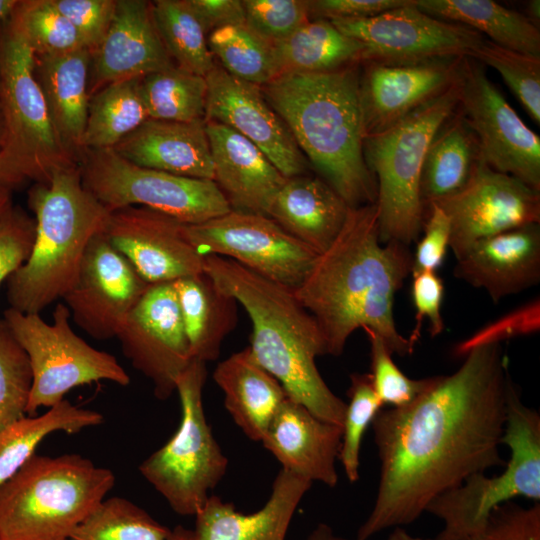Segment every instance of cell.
I'll return each mask as SVG.
<instances>
[{
  "label": "cell",
  "instance_id": "f35d334b",
  "mask_svg": "<svg viewBox=\"0 0 540 540\" xmlns=\"http://www.w3.org/2000/svg\"><path fill=\"white\" fill-rule=\"evenodd\" d=\"M207 41L213 57L232 76L260 87L277 77L273 44L246 23L219 28Z\"/></svg>",
  "mask_w": 540,
  "mask_h": 540
},
{
  "label": "cell",
  "instance_id": "8992f818",
  "mask_svg": "<svg viewBox=\"0 0 540 540\" xmlns=\"http://www.w3.org/2000/svg\"><path fill=\"white\" fill-rule=\"evenodd\" d=\"M115 480L80 454H35L0 487V540H69Z\"/></svg>",
  "mask_w": 540,
  "mask_h": 540
},
{
  "label": "cell",
  "instance_id": "74e56055",
  "mask_svg": "<svg viewBox=\"0 0 540 540\" xmlns=\"http://www.w3.org/2000/svg\"><path fill=\"white\" fill-rule=\"evenodd\" d=\"M140 89L150 119L185 123L204 121L205 77L173 65L142 77Z\"/></svg>",
  "mask_w": 540,
  "mask_h": 540
},
{
  "label": "cell",
  "instance_id": "60d3db41",
  "mask_svg": "<svg viewBox=\"0 0 540 540\" xmlns=\"http://www.w3.org/2000/svg\"><path fill=\"white\" fill-rule=\"evenodd\" d=\"M9 18L35 56L86 48L76 29L52 0H17Z\"/></svg>",
  "mask_w": 540,
  "mask_h": 540
},
{
  "label": "cell",
  "instance_id": "d6a6232c",
  "mask_svg": "<svg viewBox=\"0 0 540 540\" xmlns=\"http://www.w3.org/2000/svg\"><path fill=\"white\" fill-rule=\"evenodd\" d=\"M480 162L476 136L457 108L427 148L420 180L424 206L461 190Z\"/></svg>",
  "mask_w": 540,
  "mask_h": 540
},
{
  "label": "cell",
  "instance_id": "603a6c76",
  "mask_svg": "<svg viewBox=\"0 0 540 540\" xmlns=\"http://www.w3.org/2000/svg\"><path fill=\"white\" fill-rule=\"evenodd\" d=\"M453 274L484 289L494 303L540 282V223L517 227L477 242L457 260Z\"/></svg>",
  "mask_w": 540,
  "mask_h": 540
},
{
  "label": "cell",
  "instance_id": "e0dca14e",
  "mask_svg": "<svg viewBox=\"0 0 540 540\" xmlns=\"http://www.w3.org/2000/svg\"><path fill=\"white\" fill-rule=\"evenodd\" d=\"M115 337L132 366L152 382L155 396L168 399L192 361L172 282L150 284Z\"/></svg>",
  "mask_w": 540,
  "mask_h": 540
},
{
  "label": "cell",
  "instance_id": "ab89813d",
  "mask_svg": "<svg viewBox=\"0 0 540 540\" xmlns=\"http://www.w3.org/2000/svg\"><path fill=\"white\" fill-rule=\"evenodd\" d=\"M171 529L122 497L104 499L69 540H167Z\"/></svg>",
  "mask_w": 540,
  "mask_h": 540
},
{
  "label": "cell",
  "instance_id": "7c38bea8",
  "mask_svg": "<svg viewBox=\"0 0 540 540\" xmlns=\"http://www.w3.org/2000/svg\"><path fill=\"white\" fill-rule=\"evenodd\" d=\"M9 16L0 24V101L8 133L3 150L28 180L48 182L55 171L79 162L54 130L35 78L34 53Z\"/></svg>",
  "mask_w": 540,
  "mask_h": 540
},
{
  "label": "cell",
  "instance_id": "3957f363",
  "mask_svg": "<svg viewBox=\"0 0 540 540\" xmlns=\"http://www.w3.org/2000/svg\"><path fill=\"white\" fill-rule=\"evenodd\" d=\"M204 272L248 313L252 322L249 348L287 397L342 427L346 403L331 391L315 362L326 354L325 340L294 290L217 255L204 256Z\"/></svg>",
  "mask_w": 540,
  "mask_h": 540
},
{
  "label": "cell",
  "instance_id": "f5cc1de1",
  "mask_svg": "<svg viewBox=\"0 0 540 540\" xmlns=\"http://www.w3.org/2000/svg\"><path fill=\"white\" fill-rule=\"evenodd\" d=\"M425 209L424 235L413 254L412 272H436L450 246V221L445 212L433 202L425 204Z\"/></svg>",
  "mask_w": 540,
  "mask_h": 540
},
{
  "label": "cell",
  "instance_id": "ee69618b",
  "mask_svg": "<svg viewBox=\"0 0 540 540\" xmlns=\"http://www.w3.org/2000/svg\"><path fill=\"white\" fill-rule=\"evenodd\" d=\"M31 387L28 356L0 319V430L26 416Z\"/></svg>",
  "mask_w": 540,
  "mask_h": 540
},
{
  "label": "cell",
  "instance_id": "9f6ffc18",
  "mask_svg": "<svg viewBox=\"0 0 540 540\" xmlns=\"http://www.w3.org/2000/svg\"><path fill=\"white\" fill-rule=\"evenodd\" d=\"M29 181L22 173L16 162L5 151L0 152V188L13 192Z\"/></svg>",
  "mask_w": 540,
  "mask_h": 540
},
{
  "label": "cell",
  "instance_id": "8fae6325",
  "mask_svg": "<svg viewBox=\"0 0 540 540\" xmlns=\"http://www.w3.org/2000/svg\"><path fill=\"white\" fill-rule=\"evenodd\" d=\"M79 167L84 188L110 212L139 205L192 225L232 210L213 180L140 167L112 148L83 150Z\"/></svg>",
  "mask_w": 540,
  "mask_h": 540
},
{
  "label": "cell",
  "instance_id": "11a10c76",
  "mask_svg": "<svg viewBox=\"0 0 540 540\" xmlns=\"http://www.w3.org/2000/svg\"><path fill=\"white\" fill-rule=\"evenodd\" d=\"M205 33L235 24L245 23L240 0H188Z\"/></svg>",
  "mask_w": 540,
  "mask_h": 540
},
{
  "label": "cell",
  "instance_id": "f6af8a7d",
  "mask_svg": "<svg viewBox=\"0 0 540 540\" xmlns=\"http://www.w3.org/2000/svg\"><path fill=\"white\" fill-rule=\"evenodd\" d=\"M370 341L372 387L382 405L404 407L429 390L437 376L424 379L407 377L395 364L384 340L370 330H364Z\"/></svg>",
  "mask_w": 540,
  "mask_h": 540
},
{
  "label": "cell",
  "instance_id": "7bdbcfd3",
  "mask_svg": "<svg viewBox=\"0 0 540 540\" xmlns=\"http://www.w3.org/2000/svg\"><path fill=\"white\" fill-rule=\"evenodd\" d=\"M347 395L349 402L342 423L338 459L348 480L353 483L359 478L363 435L383 405L372 387L369 373L352 374Z\"/></svg>",
  "mask_w": 540,
  "mask_h": 540
},
{
  "label": "cell",
  "instance_id": "44dd1931",
  "mask_svg": "<svg viewBox=\"0 0 540 540\" xmlns=\"http://www.w3.org/2000/svg\"><path fill=\"white\" fill-rule=\"evenodd\" d=\"M463 58L367 61L360 76L364 138L388 129L450 87Z\"/></svg>",
  "mask_w": 540,
  "mask_h": 540
},
{
  "label": "cell",
  "instance_id": "f546056e",
  "mask_svg": "<svg viewBox=\"0 0 540 540\" xmlns=\"http://www.w3.org/2000/svg\"><path fill=\"white\" fill-rule=\"evenodd\" d=\"M213 379L234 422L249 439L261 442L287 398L280 383L256 361L249 346L221 361Z\"/></svg>",
  "mask_w": 540,
  "mask_h": 540
},
{
  "label": "cell",
  "instance_id": "277c9868",
  "mask_svg": "<svg viewBox=\"0 0 540 540\" xmlns=\"http://www.w3.org/2000/svg\"><path fill=\"white\" fill-rule=\"evenodd\" d=\"M261 89L301 152L350 207L376 202V180L363 152L357 64L327 73L282 75Z\"/></svg>",
  "mask_w": 540,
  "mask_h": 540
},
{
  "label": "cell",
  "instance_id": "30bf717a",
  "mask_svg": "<svg viewBox=\"0 0 540 540\" xmlns=\"http://www.w3.org/2000/svg\"><path fill=\"white\" fill-rule=\"evenodd\" d=\"M70 317V310L61 302L53 311L52 323L37 313L11 307L4 311V320L27 354L32 371L28 416L41 407L57 405L78 386L99 381L120 386L130 383L129 375L112 354L92 347L73 331Z\"/></svg>",
  "mask_w": 540,
  "mask_h": 540
},
{
  "label": "cell",
  "instance_id": "9a60e30c",
  "mask_svg": "<svg viewBox=\"0 0 540 540\" xmlns=\"http://www.w3.org/2000/svg\"><path fill=\"white\" fill-rule=\"evenodd\" d=\"M330 21L363 45L365 62L471 57L484 40L467 26L427 14L416 0L368 18Z\"/></svg>",
  "mask_w": 540,
  "mask_h": 540
},
{
  "label": "cell",
  "instance_id": "1f68e13d",
  "mask_svg": "<svg viewBox=\"0 0 540 540\" xmlns=\"http://www.w3.org/2000/svg\"><path fill=\"white\" fill-rule=\"evenodd\" d=\"M272 44L277 77L327 73L363 61V45L322 18L309 20Z\"/></svg>",
  "mask_w": 540,
  "mask_h": 540
},
{
  "label": "cell",
  "instance_id": "4fadbf2b",
  "mask_svg": "<svg viewBox=\"0 0 540 540\" xmlns=\"http://www.w3.org/2000/svg\"><path fill=\"white\" fill-rule=\"evenodd\" d=\"M183 233L201 256L225 257L293 290L319 255L270 217L251 212L231 210L203 223L184 224Z\"/></svg>",
  "mask_w": 540,
  "mask_h": 540
},
{
  "label": "cell",
  "instance_id": "d6986e66",
  "mask_svg": "<svg viewBox=\"0 0 540 540\" xmlns=\"http://www.w3.org/2000/svg\"><path fill=\"white\" fill-rule=\"evenodd\" d=\"M183 223L143 206L112 211L104 235L149 284L204 272V257L187 241Z\"/></svg>",
  "mask_w": 540,
  "mask_h": 540
},
{
  "label": "cell",
  "instance_id": "f1b7e54d",
  "mask_svg": "<svg viewBox=\"0 0 540 540\" xmlns=\"http://www.w3.org/2000/svg\"><path fill=\"white\" fill-rule=\"evenodd\" d=\"M35 56V55H34ZM90 51L81 48L57 55L35 56L34 74L54 130L65 149L80 161L89 94Z\"/></svg>",
  "mask_w": 540,
  "mask_h": 540
},
{
  "label": "cell",
  "instance_id": "cb8c5ba5",
  "mask_svg": "<svg viewBox=\"0 0 540 540\" xmlns=\"http://www.w3.org/2000/svg\"><path fill=\"white\" fill-rule=\"evenodd\" d=\"M342 427L318 418L289 399L281 404L261 442L282 469L312 483L335 487Z\"/></svg>",
  "mask_w": 540,
  "mask_h": 540
},
{
  "label": "cell",
  "instance_id": "ba28073f",
  "mask_svg": "<svg viewBox=\"0 0 540 540\" xmlns=\"http://www.w3.org/2000/svg\"><path fill=\"white\" fill-rule=\"evenodd\" d=\"M501 443L510 451L501 473H475L427 506L443 523L435 540H472L499 506L518 497L540 502V416L522 402L511 378Z\"/></svg>",
  "mask_w": 540,
  "mask_h": 540
},
{
  "label": "cell",
  "instance_id": "7402d4cb",
  "mask_svg": "<svg viewBox=\"0 0 540 540\" xmlns=\"http://www.w3.org/2000/svg\"><path fill=\"white\" fill-rule=\"evenodd\" d=\"M175 65L156 29L151 2L117 0L109 30L90 53L89 97L105 86Z\"/></svg>",
  "mask_w": 540,
  "mask_h": 540
},
{
  "label": "cell",
  "instance_id": "be15d7a7",
  "mask_svg": "<svg viewBox=\"0 0 540 540\" xmlns=\"http://www.w3.org/2000/svg\"><path fill=\"white\" fill-rule=\"evenodd\" d=\"M7 137H8V133H7L6 120H5L3 107L0 101V152L6 146Z\"/></svg>",
  "mask_w": 540,
  "mask_h": 540
},
{
  "label": "cell",
  "instance_id": "4dcf8cb0",
  "mask_svg": "<svg viewBox=\"0 0 540 540\" xmlns=\"http://www.w3.org/2000/svg\"><path fill=\"white\" fill-rule=\"evenodd\" d=\"M192 360L217 359L225 337L237 323V301L205 273L172 282Z\"/></svg>",
  "mask_w": 540,
  "mask_h": 540
},
{
  "label": "cell",
  "instance_id": "9c48e42d",
  "mask_svg": "<svg viewBox=\"0 0 540 540\" xmlns=\"http://www.w3.org/2000/svg\"><path fill=\"white\" fill-rule=\"evenodd\" d=\"M206 363L192 360L176 381L181 419L173 436L139 466L172 510L195 516L223 478L228 460L206 420L202 391Z\"/></svg>",
  "mask_w": 540,
  "mask_h": 540
},
{
  "label": "cell",
  "instance_id": "2e32d148",
  "mask_svg": "<svg viewBox=\"0 0 540 540\" xmlns=\"http://www.w3.org/2000/svg\"><path fill=\"white\" fill-rule=\"evenodd\" d=\"M432 202L450 221L449 248L456 261L481 240L540 223V192L482 161L461 190Z\"/></svg>",
  "mask_w": 540,
  "mask_h": 540
},
{
  "label": "cell",
  "instance_id": "681fc988",
  "mask_svg": "<svg viewBox=\"0 0 540 540\" xmlns=\"http://www.w3.org/2000/svg\"><path fill=\"white\" fill-rule=\"evenodd\" d=\"M539 329L540 301L537 298L483 327L460 342L454 352L456 355L463 356L474 347L500 344L510 338L536 333Z\"/></svg>",
  "mask_w": 540,
  "mask_h": 540
},
{
  "label": "cell",
  "instance_id": "ac0fdd59",
  "mask_svg": "<svg viewBox=\"0 0 540 540\" xmlns=\"http://www.w3.org/2000/svg\"><path fill=\"white\" fill-rule=\"evenodd\" d=\"M149 285L102 232L90 241L76 282L62 299L78 327L107 340Z\"/></svg>",
  "mask_w": 540,
  "mask_h": 540
},
{
  "label": "cell",
  "instance_id": "484cf974",
  "mask_svg": "<svg viewBox=\"0 0 540 540\" xmlns=\"http://www.w3.org/2000/svg\"><path fill=\"white\" fill-rule=\"evenodd\" d=\"M312 482L281 469L264 506L250 514L211 495L195 515L197 540H285L292 517Z\"/></svg>",
  "mask_w": 540,
  "mask_h": 540
},
{
  "label": "cell",
  "instance_id": "6f0895ef",
  "mask_svg": "<svg viewBox=\"0 0 540 540\" xmlns=\"http://www.w3.org/2000/svg\"><path fill=\"white\" fill-rule=\"evenodd\" d=\"M307 540H349L337 535L327 524H318L307 537ZM355 540V539H354Z\"/></svg>",
  "mask_w": 540,
  "mask_h": 540
},
{
  "label": "cell",
  "instance_id": "836d02e7",
  "mask_svg": "<svg viewBox=\"0 0 540 540\" xmlns=\"http://www.w3.org/2000/svg\"><path fill=\"white\" fill-rule=\"evenodd\" d=\"M427 14L467 26L489 41L540 57V30L525 14L491 0H416Z\"/></svg>",
  "mask_w": 540,
  "mask_h": 540
},
{
  "label": "cell",
  "instance_id": "6da1fadb",
  "mask_svg": "<svg viewBox=\"0 0 540 540\" xmlns=\"http://www.w3.org/2000/svg\"><path fill=\"white\" fill-rule=\"evenodd\" d=\"M452 374L410 404L372 421L380 459L373 508L355 540L417 520L439 495L475 473L504 466L508 360L500 344L472 348Z\"/></svg>",
  "mask_w": 540,
  "mask_h": 540
},
{
  "label": "cell",
  "instance_id": "ffe728a7",
  "mask_svg": "<svg viewBox=\"0 0 540 540\" xmlns=\"http://www.w3.org/2000/svg\"><path fill=\"white\" fill-rule=\"evenodd\" d=\"M204 122L223 124L254 143L286 177L303 175L307 160L260 86L217 65L205 76Z\"/></svg>",
  "mask_w": 540,
  "mask_h": 540
},
{
  "label": "cell",
  "instance_id": "bcb514c9",
  "mask_svg": "<svg viewBox=\"0 0 540 540\" xmlns=\"http://www.w3.org/2000/svg\"><path fill=\"white\" fill-rule=\"evenodd\" d=\"M245 23L271 43L280 41L310 20L306 0H243Z\"/></svg>",
  "mask_w": 540,
  "mask_h": 540
},
{
  "label": "cell",
  "instance_id": "83f0119b",
  "mask_svg": "<svg viewBox=\"0 0 540 540\" xmlns=\"http://www.w3.org/2000/svg\"><path fill=\"white\" fill-rule=\"evenodd\" d=\"M350 208L325 180L300 175L286 179L267 216L321 254L341 231Z\"/></svg>",
  "mask_w": 540,
  "mask_h": 540
},
{
  "label": "cell",
  "instance_id": "d590c367",
  "mask_svg": "<svg viewBox=\"0 0 540 540\" xmlns=\"http://www.w3.org/2000/svg\"><path fill=\"white\" fill-rule=\"evenodd\" d=\"M140 81L115 82L90 96L82 150L113 148L150 119Z\"/></svg>",
  "mask_w": 540,
  "mask_h": 540
},
{
  "label": "cell",
  "instance_id": "5bb4252c",
  "mask_svg": "<svg viewBox=\"0 0 540 540\" xmlns=\"http://www.w3.org/2000/svg\"><path fill=\"white\" fill-rule=\"evenodd\" d=\"M458 85V109L476 136L481 161L540 192V137L473 58L462 59Z\"/></svg>",
  "mask_w": 540,
  "mask_h": 540
},
{
  "label": "cell",
  "instance_id": "7a4b0ae2",
  "mask_svg": "<svg viewBox=\"0 0 540 540\" xmlns=\"http://www.w3.org/2000/svg\"><path fill=\"white\" fill-rule=\"evenodd\" d=\"M412 268L407 245L380 241L376 203L351 207L337 237L294 289L322 332L326 354L339 356L358 328L379 335L392 354H411L393 304Z\"/></svg>",
  "mask_w": 540,
  "mask_h": 540
},
{
  "label": "cell",
  "instance_id": "91938a15",
  "mask_svg": "<svg viewBox=\"0 0 540 540\" xmlns=\"http://www.w3.org/2000/svg\"><path fill=\"white\" fill-rule=\"evenodd\" d=\"M12 205V191L0 188V220Z\"/></svg>",
  "mask_w": 540,
  "mask_h": 540
},
{
  "label": "cell",
  "instance_id": "db71d44e",
  "mask_svg": "<svg viewBox=\"0 0 540 540\" xmlns=\"http://www.w3.org/2000/svg\"><path fill=\"white\" fill-rule=\"evenodd\" d=\"M412 0H313L310 14L317 18L360 19L376 16L391 9L408 5Z\"/></svg>",
  "mask_w": 540,
  "mask_h": 540
},
{
  "label": "cell",
  "instance_id": "816d5d0a",
  "mask_svg": "<svg viewBox=\"0 0 540 540\" xmlns=\"http://www.w3.org/2000/svg\"><path fill=\"white\" fill-rule=\"evenodd\" d=\"M411 296L416 309L415 325L408 338L414 350L421 335L422 323L425 318L429 321L431 337L440 335L444 328L441 307L444 295V284L436 272H412Z\"/></svg>",
  "mask_w": 540,
  "mask_h": 540
},
{
  "label": "cell",
  "instance_id": "94428289",
  "mask_svg": "<svg viewBox=\"0 0 540 540\" xmlns=\"http://www.w3.org/2000/svg\"><path fill=\"white\" fill-rule=\"evenodd\" d=\"M388 540H432V539H423V538L412 536L404 528H402L401 526H398V527H394L392 533L388 537Z\"/></svg>",
  "mask_w": 540,
  "mask_h": 540
},
{
  "label": "cell",
  "instance_id": "5b68a950",
  "mask_svg": "<svg viewBox=\"0 0 540 540\" xmlns=\"http://www.w3.org/2000/svg\"><path fill=\"white\" fill-rule=\"evenodd\" d=\"M36 234L26 262L7 279L10 307L40 314L72 288L90 241L104 232L110 211L81 180L79 165L55 171L28 190Z\"/></svg>",
  "mask_w": 540,
  "mask_h": 540
},
{
  "label": "cell",
  "instance_id": "e575fe53",
  "mask_svg": "<svg viewBox=\"0 0 540 540\" xmlns=\"http://www.w3.org/2000/svg\"><path fill=\"white\" fill-rule=\"evenodd\" d=\"M103 415L64 399L41 415L24 416L0 430V487L35 454L50 434L78 433L102 424Z\"/></svg>",
  "mask_w": 540,
  "mask_h": 540
},
{
  "label": "cell",
  "instance_id": "8d00e7d4",
  "mask_svg": "<svg viewBox=\"0 0 540 540\" xmlns=\"http://www.w3.org/2000/svg\"><path fill=\"white\" fill-rule=\"evenodd\" d=\"M151 8L160 39L174 64L205 77L216 64L208 36L188 0H156Z\"/></svg>",
  "mask_w": 540,
  "mask_h": 540
},
{
  "label": "cell",
  "instance_id": "52a82bcc",
  "mask_svg": "<svg viewBox=\"0 0 540 540\" xmlns=\"http://www.w3.org/2000/svg\"><path fill=\"white\" fill-rule=\"evenodd\" d=\"M457 80L402 120L363 141L365 162L377 184L380 241L409 246L418 238L425 215L420 195L427 148L442 124L457 110Z\"/></svg>",
  "mask_w": 540,
  "mask_h": 540
},
{
  "label": "cell",
  "instance_id": "c3c4849f",
  "mask_svg": "<svg viewBox=\"0 0 540 540\" xmlns=\"http://www.w3.org/2000/svg\"><path fill=\"white\" fill-rule=\"evenodd\" d=\"M117 0H52L78 32L84 46L94 51L111 25Z\"/></svg>",
  "mask_w": 540,
  "mask_h": 540
},
{
  "label": "cell",
  "instance_id": "4316f807",
  "mask_svg": "<svg viewBox=\"0 0 540 540\" xmlns=\"http://www.w3.org/2000/svg\"><path fill=\"white\" fill-rule=\"evenodd\" d=\"M112 149L140 167L191 178L214 179L204 121L185 123L148 119Z\"/></svg>",
  "mask_w": 540,
  "mask_h": 540
},
{
  "label": "cell",
  "instance_id": "d4e9b609",
  "mask_svg": "<svg viewBox=\"0 0 540 540\" xmlns=\"http://www.w3.org/2000/svg\"><path fill=\"white\" fill-rule=\"evenodd\" d=\"M212 162L213 181L232 210L267 216V211L286 177L251 141L233 129L205 122Z\"/></svg>",
  "mask_w": 540,
  "mask_h": 540
},
{
  "label": "cell",
  "instance_id": "6125c7cd",
  "mask_svg": "<svg viewBox=\"0 0 540 540\" xmlns=\"http://www.w3.org/2000/svg\"><path fill=\"white\" fill-rule=\"evenodd\" d=\"M525 15L536 25V21L539 22V19H540V1L539 0L530 1L527 4Z\"/></svg>",
  "mask_w": 540,
  "mask_h": 540
},
{
  "label": "cell",
  "instance_id": "680465c9",
  "mask_svg": "<svg viewBox=\"0 0 540 540\" xmlns=\"http://www.w3.org/2000/svg\"><path fill=\"white\" fill-rule=\"evenodd\" d=\"M167 540H197L195 533L191 529L178 525L171 530Z\"/></svg>",
  "mask_w": 540,
  "mask_h": 540
},
{
  "label": "cell",
  "instance_id": "e7e4bbea",
  "mask_svg": "<svg viewBox=\"0 0 540 540\" xmlns=\"http://www.w3.org/2000/svg\"><path fill=\"white\" fill-rule=\"evenodd\" d=\"M16 3L17 0H0V24L11 14Z\"/></svg>",
  "mask_w": 540,
  "mask_h": 540
},
{
  "label": "cell",
  "instance_id": "f907efd6",
  "mask_svg": "<svg viewBox=\"0 0 540 540\" xmlns=\"http://www.w3.org/2000/svg\"><path fill=\"white\" fill-rule=\"evenodd\" d=\"M472 540H540V503L523 507L508 502L499 506L483 532Z\"/></svg>",
  "mask_w": 540,
  "mask_h": 540
},
{
  "label": "cell",
  "instance_id": "b9f144b4",
  "mask_svg": "<svg viewBox=\"0 0 540 540\" xmlns=\"http://www.w3.org/2000/svg\"><path fill=\"white\" fill-rule=\"evenodd\" d=\"M470 58L498 71L530 117L540 124V57L484 39Z\"/></svg>",
  "mask_w": 540,
  "mask_h": 540
},
{
  "label": "cell",
  "instance_id": "7dc6e473",
  "mask_svg": "<svg viewBox=\"0 0 540 540\" xmlns=\"http://www.w3.org/2000/svg\"><path fill=\"white\" fill-rule=\"evenodd\" d=\"M36 234L35 219L12 205L0 220V285L28 259Z\"/></svg>",
  "mask_w": 540,
  "mask_h": 540
}]
</instances>
